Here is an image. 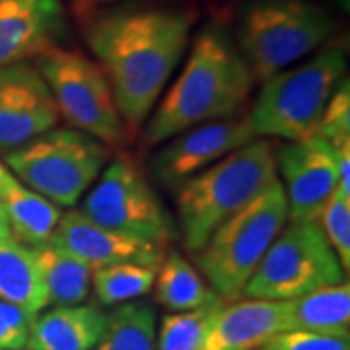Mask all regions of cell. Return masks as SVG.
Wrapping results in <instances>:
<instances>
[{"instance_id":"obj_33","label":"cell","mask_w":350,"mask_h":350,"mask_svg":"<svg viewBox=\"0 0 350 350\" xmlns=\"http://www.w3.org/2000/svg\"><path fill=\"white\" fill-rule=\"evenodd\" d=\"M78 2H82V4H96V2H101V0H78Z\"/></svg>"},{"instance_id":"obj_10","label":"cell","mask_w":350,"mask_h":350,"mask_svg":"<svg viewBox=\"0 0 350 350\" xmlns=\"http://www.w3.org/2000/svg\"><path fill=\"white\" fill-rule=\"evenodd\" d=\"M80 213L103 228L160 247L174 238L165 206L126 156H117L103 167L96 185L88 189Z\"/></svg>"},{"instance_id":"obj_26","label":"cell","mask_w":350,"mask_h":350,"mask_svg":"<svg viewBox=\"0 0 350 350\" xmlns=\"http://www.w3.org/2000/svg\"><path fill=\"white\" fill-rule=\"evenodd\" d=\"M319 226L325 232L331 247L342 265L345 273L350 269V195L335 189L319 214Z\"/></svg>"},{"instance_id":"obj_12","label":"cell","mask_w":350,"mask_h":350,"mask_svg":"<svg viewBox=\"0 0 350 350\" xmlns=\"http://www.w3.org/2000/svg\"><path fill=\"white\" fill-rule=\"evenodd\" d=\"M276 174L284 189L288 220L317 222L331 193L338 187L331 146L319 138H304L275 148Z\"/></svg>"},{"instance_id":"obj_24","label":"cell","mask_w":350,"mask_h":350,"mask_svg":"<svg viewBox=\"0 0 350 350\" xmlns=\"http://www.w3.org/2000/svg\"><path fill=\"white\" fill-rule=\"evenodd\" d=\"M154 280L156 269L135 262H119L96 269L92 284L101 304L119 306L148 294L154 286Z\"/></svg>"},{"instance_id":"obj_25","label":"cell","mask_w":350,"mask_h":350,"mask_svg":"<svg viewBox=\"0 0 350 350\" xmlns=\"http://www.w3.org/2000/svg\"><path fill=\"white\" fill-rule=\"evenodd\" d=\"M226 301L193 312H179L165 315L158 333L156 350H200L208 337L216 315Z\"/></svg>"},{"instance_id":"obj_3","label":"cell","mask_w":350,"mask_h":350,"mask_svg":"<svg viewBox=\"0 0 350 350\" xmlns=\"http://www.w3.org/2000/svg\"><path fill=\"white\" fill-rule=\"evenodd\" d=\"M278 179L275 148L255 138L175 187V208L183 245L197 251L213 232Z\"/></svg>"},{"instance_id":"obj_18","label":"cell","mask_w":350,"mask_h":350,"mask_svg":"<svg viewBox=\"0 0 350 350\" xmlns=\"http://www.w3.org/2000/svg\"><path fill=\"white\" fill-rule=\"evenodd\" d=\"M290 331L300 329L329 337H350V284L342 280L333 286L286 300Z\"/></svg>"},{"instance_id":"obj_32","label":"cell","mask_w":350,"mask_h":350,"mask_svg":"<svg viewBox=\"0 0 350 350\" xmlns=\"http://www.w3.org/2000/svg\"><path fill=\"white\" fill-rule=\"evenodd\" d=\"M335 4H337L338 8L342 10V12H349L350 8V0H333Z\"/></svg>"},{"instance_id":"obj_21","label":"cell","mask_w":350,"mask_h":350,"mask_svg":"<svg viewBox=\"0 0 350 350\" xmlns=\"http://www.w3.org/2000/svg\"><path fill=\"white\" fill-rule=\"evenodd\" d=\"M156 300L170 312H193L222 304V298L208 286L197 267L177 251L165 253L156 269Z\"/></svg>"},{"instance_id":"obj_1","label":"cell","mask_w":350,"mask_h":350,"mask_svg":"<svg viewBox=\"0 0 350 350\" xmlns=\"http://www.w3.org/2000/svg\"><path fill=\"white\" fill-rule=\"evenodd\" d=\"M193 16L170 6L123 4L84 24L90 51L105 72L126 126H138L160 100L187 49Z\"/></svg>"},{"instance_id":"obj_11","label":"cell","mask_w":350,"mask_h":350,"mask_svg":"<svg viewBox=\"0 0 350 350\" xmlns=\"http://www.w3.org/2000/svg\"><path fill=\"white\" fill-rule=\"evenodd\" d=\"M255 138L247 109L200 123L170 138L156 154L152 172L162 185L175 189Z\"/></svg>"},{"instance_id":"obj_28","label":"cell","mask_w":350,"mask_h":350,"mask_svg":"<svg viewBox=\"0 0 350 350\" xmlns=\"http://www.w3.org/2000/svg\"><path fill=\"white\" fill-rule=\"evenodd\" d=\"M349 338L329 337L310 331H282L265 340L259 350H349Z\"/></svg>"},{"instance_id":"obj_31","label":"cell","mask_w":350,"mask_h":350,"mask_svg":"<svg viewBox=\"0 0 350 350\" xmlns=\"http://www.w3.org/2000/svg\"><path fill=\"white\" fill-rule=\"evenodd\" d=\"M6 239H12V232H10V226L6 220V214L0 206V241H6Z\"/></svg>"},{"instance_id":"obj_8","label":"cell","mask_w":350,"mask_h":350,"mask_svg":"<svg viewBox=\"0 0 350 350\" xmlns=\"http://www.w3.org/2000/svg\"><path fill=\"white\" fill-rule=\"evenodd\" d=\"M273 239L241 296L250 300L286 301L347 280L319 222L286 220Z\"/></svg>"},{"instance_id":"obj_30","label":"cell","mask_w":350,"mask_h":350,"mask_svg":"<svg viewBox=\"0 0 350 350\" xmlns=\"http://www.w3.org/2000/svg\"><path fill=\"white\" fill-rule=\"evenodd\" d=\"M14 175L8 172V167L4 165V163L0 162V197L4 195V191H6V187L12 183Z\"/></svg>"},{"instance_id":"obj_2","label":"cell","mask_w":350,"mask_h":350,"mask_svg":"<svg viewBox=\"0 0 350 350\" xmlns=\"http://www.w3.org/2000/svg\"><path fill=\"white\" fill-rule=\"evenodd\" d=\"M253 82L250 66L224 29H202L181 75L150 117L144 144H162L191 126L247 109Z\"/></svg>"},{"instance_id":"obj_27","label":"cell","mask_w":350,"mask_h":350,"mask_svg":"<svg viewBox=\"0 0 350 350\" xmlns=\"http://www.w3.org/2000/svg\"><path fill=\"white\" fill-rule=\"evenodd\" d=\"M319 138L327 144H335L338 140L350 138V82L349 76L340 80L333 96L327 101L312 137Z\"/></svg>"},{"instance_id":"obj_7","label":"cell","mask_w":350,"mask_h":350,"mask_svg":"<svg viewBox=\"0 0 350 350\" xmlns=\"http://www.w3.org/2000/svg\"><path fill=\"white\" fill-rule=\"evenodd\" d=\"M109 162V148L76 129H51L4 152V165L27 189L57 206H75Z\"/></svg>"},{"instance_id":"obj_20","label":"cell","mask_w":350,"mask_h":350,"mask_svg":"<svg viewBox=\"0 0 350 350\" xmlns=\"http://www.w3.org/2000/svg\"><path fill=\"white\" fill-rule=\"evenodd\" d=\"M49 306H76L90 296L94 267L47 241L31 247Z\"/></svg>"},{"instance_id":"obj_15","label":"cell","mask_w":350,"mask_h":350,"mask_svg":"<svg viewBox=\"0 0 350 350\" xmlns=\"http://www.w3.org/2000/svg\"><path fill=\"white\" fill-rule=\"evenodd\" d=\"M64 27L59 0H0V66L24 63L57 47Z\"/></svg>"},{"instance_id":"obj_19","label":"cell","mask_w":350,"mask_h":350,"mask_svg":"<svg viewBox=\"0 0 350 350\" xmlns=\"http://www.w3.org/2000/svg\"><path fill=\"white\" fill-rule=\"evenodd\" d=\"M0 206L6 214L12 239L25 247L51 241L63 216L61 206L22 185L16 177L0 197Z\"/></svg>"},{"instance_id":"obj_6","label":"cell","mask_w":350,"mask_h":350,"mask_svg":"<svg viewBox=\"0 0 350 350\" xmlns=\"http://www.w3.org/2000/svg\"><path fill=\"white\" fill-rule=\"evenodd\" d=\"M333 31V18L310 0H253L239 20L238 51L262 82L323 45Z\"/></svg>"},{"instance_id":"obj_4","label":"cell","mask_w":350,"mask_h":350,"mask_svg":"<svg viewBox=\"0 0 350 350\" xmlns=\"http://www.w3.org/2000/svg\"><path fill=\"white\" fill-rule=\"evenodd\" d=\"M286 220V197L280 179H276L247 206L218 226L195 253L197 271L226 304L241 296Z\"/></svg>"},{"instance_id":"obj_9","label":"cell","mask_w":350,"mask_h":350,"mask_svg":"<svg viewBox=\"0 0 350 350\" xmlns=\"http://www.w3.org/2000/svg\"><path fill=\"white\" fill-rule=\"evenodd\" d=\"M33 66L49 86L59 115L70 129L86 133L107 148L125 142L126 125L100 64L80 51L57 45L38 55Z\"/></svg>"},{"instance_id":"obj_29","label":"cell","mask_w":350,"mask_h":350,"mask_svg":"<svg viewBox=\"0 0 350 350\" xmlns=\"http://www.w3.org/2000/svg\"><path fill=\"white\" fill-rule=\"evenodd\" d=\"M33 315L22 308L0 300V350H22L27 347Z\"/></svg>"},{"instance_id":"obj_16","label":"cell","mask_w":350,"mask_h":350,"mask_svg":"<svg viewBox=\"0 0 350 350\" xmlns=\"http://www.w3.org/2000/svg\"><path fill=\"white\" fill-rule=\"evenodd\" d=\"M282 331H290L284 301H230L216 315L200 350H259Z\"/></svg>"},{"instance_id":"obj_17","label":"cell","mask_w":350,"mask_h":350,"mask_svg":"<svg viewBox=\"0 0 350 350\" xmlns=\"http://www.w3.org/2000/svg\"><path fill=\"white\" fill-rule=\"evenodd\" d=\"M107 313L96 304L55 306L33 317L29 350H94L105 329Z\"/></svg>"},{"instance_id":"obj_5","label":"cell","mask_w":350,"mask_h":350,"mask_svg":"<svg viewBox=\"0 0 350 350\" xmlns=\"http://www.w3.org/2000/svg\"><path fill=\"white\" fill-rule=\"evenodd\" d=\"M342 78H347V53L340 45H331L308 63L262 80L257 98L247 109L255 137L288 142L312 137Z\"/></svg>"},{"instance_id":"obj_14","label":"cell","mask_w":350,"mask_h":350,"mask_svg":"<svg viewBox=\"0 0 350 350\" xmlns=\"http://www.w3.org/2000/svg\"><path fill=\"white\" fill-rule=\"evenodd\" d=\"M51 241L78 259L90 262L94 269L119 262H135L158 269L165 255V247L103 228L92 222L80 211L63 213Z\"/></svg>"},{"instance_id":"obj_23","label":"cell","mask_w":350,"mask_h":350,"mask_svg":"<svg viewBox=\"0 0 350 350\" xmlns=\"http://www.w3.org/2000/svg\"><path fill=\"white\" fill-rule=\"evenodd\" d=\"M156 312L144 301H125L107 313L96 350H156Z\"/></svg>"},{"instance_id":"obj_22","label":"cell","mask_w":350,"mask_h":350,"mask_svg":"<svg viewBox=\"0 0 350 350\" xmlns=\"http://www.w3.org/2000/svg\"><path fill=\"white\" fill-rule=\"evenodd\" d=\"M0 300L33 317L49 306L33 251L16 239L0 241Z\"/></svg>"},{"instance_id":"obj_13","label":"cell","mask_w":350,"mask_h":350,"mask_svg":"<svg viewBox=\"0 0 350 350\" xmlns=\"http://www.w3.org/2000/svg\"><path fill=\"white\" fill-rule=\"evenodd\" d=\"M59 119L49 86L33 64L0 66V152L55 129Z\"/></svg>"}]
</instances>
